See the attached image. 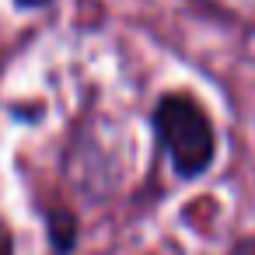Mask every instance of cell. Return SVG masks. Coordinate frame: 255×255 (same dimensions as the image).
<instances>
[{
    "label": "cell",
    "mask_w": 255,
    "mask_h": 255,
    "mask_svg": "<svg viewBox=\"0 0 255 255\" xmlns=\"http://www.w3.org/2000/svg\"><path fill=\"white\" fill-rule=\"evenodd\" d=\"M42 224H46V238H49L53 255H70L77 248L81 224H77V217L67 206H46L42 210Z\"/></svg>",
    "instance_id": "7a4b0ae2"
},
{
    "label": "cell",
    "mask_w": 255,
    "mask_h": 255,
    "mask_svg": "<svg viewBox=\"0 0 255 255\" xmlns=\"http://www.w3.org/2000/svg\"><path fill=\"white\" fill-rule=\"evenodd\" d=\"M11 4H14L18 11H42V7L53 4V0H11Z\"/></svg>",
    "instance_id": "5b68a950"
},
{
    "label": "cell",
    "mask_w": 255,
    "mask_h": 255,
    "mask_svg": "<svg viewBox=\"0 0 255 255\" xmlns=\"http://www.w3.org/2000/svg\"><path fill=\"white\" fill-rule=\"evenodd\" d=\"M0 255H18L14 252V234H11V227L0 220Z\"/></svg>",
    "instance_id": "3957f363"
},
{
    "label": "cell",
    "mask_w": 255,
    "mask_h": 255,
    "mask_svg": "<svg viewBox=\"0 0 255 255\" xmlns=\"http://www.w3.org/2000/svg\"><path fill=\"white\" fill-rule=\"evenodd\" d=\"M150 129L164 150L175 178H203L217 161V126L199 98L189 91H164L150 109Z\"/></svg>",
    "instance_id": "6da1fadb"
},
{
    "label": "cell",
    "mask_w": 255,
    "mask_h": 255,
    "mask_svg": "<svg viewBox=\"0 0 255 255\" xmlns=\"http://www.w3.org/2000/svg\"><path fill=\"white\" fill-rule=\"evenodd\" d=\"M227 255H255V238H241V241H234V248H231Z\"/></svg>",
    "instance_id": "277c9868"
}]
</instances>
